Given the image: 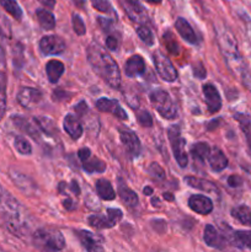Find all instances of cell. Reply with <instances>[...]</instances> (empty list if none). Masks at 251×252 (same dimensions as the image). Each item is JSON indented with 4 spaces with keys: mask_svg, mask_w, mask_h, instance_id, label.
Listing matches in <instances>:
<instances>
[{
    "mask_svg": "<svg viewBox=\"0 0 251 252\" xmlns=\"http://www.w3.org/2000/svg\"><path fill=\"white\" fill-rule=\"evenodd\" d=\"M86 56L94 71L108 84L117 89L121 85V71L115 59L97 43H91L86 49Z\"/></svg>",
    "mask_w": 251,
    "mask_h": 252,
    "instance_id": "1",
    "label": "cell"
},
{
    "mask_svg": "<svg viewBox=\"0 0 251 252\" xmlns=\"http://www.w3.org/2000/svg\"><path fill=\"white\" fill-rule=\"evenodd\" d=\"M0 216L4 218L6 226L12 234L17 236L26 234L29 229L26 224V212H24L19 201L2 189H0Z\"/></svg>",
    "mask_w": 251,
    "mask_h": 252,
    "instance_id": "2",
    "label": "cell"
},
{
    "mask_svg": "<svg viewBox=\"0 0 251 252\" xmlns=\"http://www.w3.org/2000/svg\"><path fill=\"white\" fill-rule=\"evenodd\" d=\"M217 37H218L219 46H220L221 52H223L229 66L231 68L234 66V71H240L241 58L233 33L228 31L225 27H217Z\"/></svg>",
    "mask_w": 251,
    "mask_h": 252,
    "instance_id": "3",
    "label": "cell"
},
{
    "mask_svg": "<svg viewBox=\"0 0 251 252\" xmlns=\"http://www.w3.org/2000/svg\"><path fill=\"white\" fill-rule=\"evenodd\" d=\"M33 243L37 248L51 251L63 250L65 246L62 233L54 229H38L33 234Z\"/></svg>",
    "mask_w": 251,
    "mask_h": 252,
    "instance_id": "4",
    "label": "cell"
},
{
    "mask_svg": "<svg viewBox=\"0 0 251 252\" xmlns=\"http://www.w3.org/2000/svg\"><path fill=\"white\" fill-rule=\"evenodd\" d=\"M150 102L153 107L159 112L161 117L166 120H174L177 117V108L171 96L165 90H155L150 95Z\"/></svg>",
    "mask_w": 251,
    "mask_h": 252,
    "instance_id": "5",
    "label": "cell"
},
{
    "mask_svg": "<svg viewBox=\"0 0 251 252\" xmlns=\"http://www.w3.org/2000/svg\"><path fill=\"white\" fill-rule=\"evenodd\" d=\"M167 133H169V139L177 164L180 165V167H186L188 158H187L186 150H185L186 140L181 137V130L177 126H172Z\"/></svg>",
    "mask_w": 251,
    "mask_h": 252,
    "instance_id": "6",
    "label": "cell"
},
{
    "mask_svg": "<svg viewBox=\"0 0 251 252\" xmlns=\"http://www.w3.org/2000/svg\"><path fill=\"white\" fill-rule=\"evenodd\" d=\"M153 61H154L155 69H157V74L160 78L165 81L172 83L177 79V71L175 69L174 64L171 63L169 58L165 54H162L160 51H157L153 54Z\"/></svg>",
    "mask_w": 251,
    "mask_h": 252,
    "instance_id": "7",
    "label": "cell"
},
{
    "mask_svg": "<svg viewBox=\"0 0 251 252\" xmlns=\"http://www.w3.org/2000/svg\"><path fill=\"white\" fill-rule=\"evenodd\" d=\"M65 42L63 38L56 34H51V36H44L43 38L39 41V49L46 56H57L65 51Z\"/></svg>",
    "mask_w": 251,
    "mask_h": 252,
    "instance_id": "8",
    "label": "cell"
},
{
    "mask_svg": "<svg viewBox=\"0 0 251 252\" xmlns=\"http://www.w3.org/2000/svg\"><path fill=\"white\" fill-rule=\"evenodd\" d=\"M42 100V93L33 88H22L17 94V102L25 108H33Z\"/></svg>",
    "mask_w": 251,
    "mask_h": 252,
    "instance_id": "9",
    "label": "cell"
},
{
    "mask_svg": "<svg viewBox=\"0 0 251 252\" xmlns=\"http://www.w3.org/2000/svg\"><path fill=\"white\" fill-rule=\"evenodd\" d=\"M78 238L80 240L81 245L84 246V249H86L90 252H96V251H102V243L103 239L102 236L98 235L96 233H91L88 230H80L78 233Z\"/></svg>",
    "mask_w": 251,
    "mask_h": 252,
    "instance_id": "10",
    "label": "cell"
},
{
    "mask_svg": "<svg viewBox=\"0 0 251 252\" xmlns=\"http://www.w3.org/2000/svg\"><path fill=\"white\" fill-rule=\"evenodd\" d=\"M203 95L207 108L211 113H217L221 108V98L218 90L213 84H206L203 86Z\"/></svg>",
    "mask_w": 251,
    "mask_h": 252,
    "instance_id": "11",
    "label": "cell"
},
{
    "mask_svg": "<svg viewBox=\"0 0 251 252\" xmlns=\"http://www.w3.org/2000/svg\"><path fill=\"white\" fill-rule=\"evenodd\" d=\"M96 108L101 112H108L112 113L113 116H116L120 120H127V113L126 111L123 110L122 107L120 106V103L117 102L116 100H110V98L102 97L100 100L96 101Z\"/></svg>",
    "mask_w": 251,
    "mask_h": 252,
    "instance_id": "12",
    "label": "cell"
},
{
    "mask_svg": "<svg viewBox=\"0 0 251 252\" xmlns=\"http://www.w3.org/2000/svg\"><path fill=\"white\" fill-rule=\"evenodd\" d=\"M10 179L12 180V182H14L17 189H21L26 194H31L36 191L37 187L34 185V182L29 176H26L22 172L17 171V170L10 169Z\"/></svg>",
    "mask_w": 251,
    "mask_h": 252,
    "instance_id": "13",
    "label": "cell"
},
{
    "mask_svg": "<svg viewBox=\"0 0 251 252\" xmlns=\"http://www.w3.org/2000/svg\"><path fill=\"white\" fill-rule=\"evenodd\" d=\"M188 207L196 213L207 216L213 211V202L203 194H194L189 197Z\"/></svg>",
    "mask_w": 251,
    "mask_h": 252,
    "instance_id": "14",
    "label": "cell"
},
{
    "mask_svg": "<svg viewBox=\"0 0 251 252\" xmlns=\"http://www.w3.org/2000/svg\"><path fill=\"white\" fill-rule=\"evenodd\" d=\"M120 134L121 140H122L126 149L129 152V154H132L133 157H138V155L140 154V150H142L139 138H138L132 130L128 129H121Z\"/></svg>",
    "mask_w": 251,
    "mask_h": 252,
    "instance_id": "15",
    "label": "cell"
},
{
    "mask_svg": "<svg viewBox=\"0 0 251 252\" xmlns=\"http://www.w3.org/2000/svg\"><path fill=\"white\" fill-rule=\"evenodd\" d=\"M64 130L73 140H78L83 135V126L75 115H68L63 121Z\"/></svg>",
    "mask_w": 251,
    "mask_h": 252,
    "instance_id": "16",
    "label": "cell"
},
{
    "mask_svg": "<svg viewBox=\"0 0 251 252\" xmlns=\"http://www.w3.org/2000/svg\"><path fill=\"white\" fill-rule=\"evenodd\" d=\"M175 27H176L177 32L180 33V36L185 39L186 42L191 44H197L198 43V38H197V34L194 33L193 29H192L191 25L188 24V21L182 17H179L175 22Z\"/></svg>",
    "mask_w": 251,
    "mask_h": 252,
    "instance_id": "17",
    "label": "cell"
},
{
    "mask_svg": "<svg viewBox=\"0 0 251 252\" xmlns=\"http://www.w3.org/2000/svg\"><path fill=\"white\" fill-rule=\"evenodd\" d=\"M126 75L129 78H134V76L142 75L145 71V63L140 56H132L130 58L127 59L125 65Z\"/></svg>",
    "mask_w": 251,
    "mask_h": 252,
    "instance_id": "18",
    "label": "cell"
},
{
    "mask_svg": "<svg viewBox=\"0 0 251 252\" xmlns=\"http://www.w3.org/2000/svg\"><path fill=\"white\" fill-rule=\"evenodd\" d=\"M207 159H208L211 169L216 172L223 171V170L228 166V159H226L224 153L221 152L219 148H213V149H211Z\"/></svg>",
    "mask_w": 251,
    "mask_h": 252,
    "instance_id": "19",
    "label": "cell"
},
{
    "mask_svg": "<svg viewBox=\"0 0 251 252\" xmlns=\"http://www.w3.org/2000/svg\"><path fill=\"white\" fill-rule=\"evenodd\" d=\"M185 182L188 185L189 187H193V189H199V191L207 192V193H218V187L213 184V182L208 181V180L204 179H198V177L193 176H186L185 177Z\"/></svg>",
    "mask_w": 251,
    "mask_h": 252,
    "instance_id": "20",
    "label": "cell"
},
{
    "mask_svg": "<svg viewBox=\"0 0 251 252\" xmlns=\"http://www.w3.org/2000/svg\"><path fill=\"white\" fill-rule=\"evenodd\" d=\"M203 239L204 243L207 244V246L213 249H223L224 248V239L221 238L220 234L218 233L216 228L211 224L204 228V233H203Z\"/></svg>",
    "mask_w": 251,
    "mask_h": 252,
    "instance_id": "21",
    "label": "cell"
},
{
    "mask_svg": "<svg viewBox=\"0 0 251 252\" xmlns=\"http://www.w3.org/2000/svg\"><path fill=\"white\" fill-rule=\"evenodd\" d=\"M46 73L48 76V80L52 84H57L64 73V64L62 62L56 61V59L49 61L46 64Z\"/></svg>",
    "mask_w": 251,
    "mask_h": 252,
    "instance_id": "22",
    "label": "cell"
},
{
    "mask_svg": "<svg viewBox=\"0 0 251 252\" xmlns=\"http://www.w3.org/2000/svg\"><path fill=\"white\" fill-rule=\"evenodd\" d=\"M96 191H97L98 197L105 201H112L116 198V192L112 185L105 179H100L96 181Z\"/></svg>",
    "mask_w": 251,
    "mask_h": 252,
    "instance_id": "23",
    "label": "cell"
},
{
    "mask_svg": "<svg viewBox=\"0 0 251 252\" xmlns=\"http://www.w3.org/2000/svg\"><path fill=\"white\" fill-rule=\"evenodd\" d=\"M118 194H120L123 203L127 204L128 207H135L138 204V202H139L135 192L132 191L130 189H128V187L126 186V185H123L122 182L118 185Z\"/></svg>",
    "mask_w": 251,
    "mask_h": 252,
    "instance_id": "24",
    "label": "cell"
},
{
    "mask_svg": "<svg viewBox=\"0 0 251 252\" xmlns=\"http://www.w3.org/2000/svg\"><path fill=\"white\" fill-rule=\"evenodd\" d=\"M234 118L238 121L240 129L243 130L246 140H248L249 147L251 148V117L248 113H235Z\"/></svg>",
    "mask_w": 251,
    "mask_h": 252,
    "instance_id": "25",
    "label": "cell"
},
{
    "mask_svg": "<svg viewBox=\"0 0 251 252\" xmlns=\"http://www.w3.org/2000/svg\"><path fill=\"white\" fill-rule=\"evenodd\" d=\"M36 16L42 29L53 30L54 26H56V19H54L52 12L47 11L44 9H38L36 11Z\"/></svg>",
    "mask_w": 251,
    "mask_h": 252,
    "instance_id": "26",
    "label": "cell"
},
{
    "mask_svg": "<svg viewBox=\"0 0 251 252\" xmlns=\"http://www.w3.org/2000/svg\"><path fill=\"white\" fill-rule=\"evenodd\" d=\"M231 216L244 225L251 226V211L246 206H239L231 211Z\"/></svg>",
    "mask_w": 251,
    "mask_h": 252,
    "instance_id": "27",
    "label": "cell"
},
{
    "mask_svg": "<svg viewBox=\"0 0 251 252\" xmlns=\"http://www.w3.org/2000/svg\"><path fill=\"white\" fill-rule=\"evenodd\" d=\"M83 169L89 174H95V172H103L106 170V164L101 161L97 158H89L86 161L83 162Z\"/></svg>",
    "mask_w": 251,
    "mask_h": 252,
    "instance_id": "28",
    "label": "cell"
},
{
    "mask_svg": "<svg viewBox=\"0 0 251 252\" xmlns=\"http://www.w3.org/2000/svg\"><path fill=\"white\" fill-rule=\"evenodd\" d=\"M0 5H1L2 9H4L7 14L11 15L14 19L21 20L22 10L21 7H20V5L17 4L16 0H0Z\"/></svg>",
    "mask_w": 251,
    "mask_h": 252,
    "instance_id": "29",
    "label": "cell"
},
{
    "mask_svg": "<svg viewBox=\"0 0 251 252\" xmlns=\"http://www.w3.org/2000/svg\"><path fill=\"white\" fill-rule=\"evenodd\" d=\"M34 122H36L37 127H38L42 132L46 133V134L48 135L58 134V129L56 128V125H54V122L51 120V118L37 117L34 118Z\"/></svg>",
    "mask_w": 251,
    "mask_h": 252,
    "instance_id": "30",
    "label": "cell"
},
{
    "mask_svg": "<svg viewBox=\"0 0 251 252\" xmlns=\"http://www.w3.org/2000/svg\"><path fill=\"white\" fill-rule=\"evenodd\" d=\"M12 122L15 123V126H16L19 129H21L22 132L27 133L30 137H32L33 139L37 140V138H38V132L34 129L33 126L30 125V123L27 122V120H25V118L22 117H17V116H14V117H12Z\"/></svg>",
    "mask_w": 251,
    "mask_h": 252,
    "instance_id": "31",
    "label": "cell"
},
{
    "mask_svg": "<svg viewBox=\"0 0 251 252\" xmlns=\"http://www.w3.org/2000/svg\"><path fill=\"white\" fill-rule=\"evenodd\" d=\"M6 75L4 71H0V120L6 112Z\"/></svg>",
    "mask_w": 251,
    "mask_h": 252,
    "instance_id": "32",
    "label": "cell"
},
{
    "mask_svg": "<svg viewBox=\"0 0 251 252\" xmlns=\"http://www.w3.org/2000/svg\"><path fill=\"white\" fill-rule=\"evenodd\" d=\"M209 152H211V148L208 147L207 143H197L191 148L192 157L199 161H204V159L208 158Z\"/></svg>",
    "mask_w": 251,
    "mask_h": 252,
    "instance_id": "33",
    "label": "cell"
},
{
    "mask_svg": "<svg viewBox=\"0 0 251 252\" xmlns=\"http://www.w3.org/2000/svg\"><path fill=\"white\" fill-rule=\"evenodd\" d=\"M89 224H90L93 228L100 229V230H102V229H110L112 228V226H115L110 221L108 217L106 218V217H101V216L89 217Z\"/></svg>",
    "mask_w": 251,
    "mask_h": 252,
    "instance_id": "34",
    "label": "cell"
},
{
    "mask_svg": "<svg viewBox=\"0 0 251 252\" xmlns=\"http://www.w3.org/2000/svg\"><path fill=\"white\" fill-rule=\"evenodd\" d=\"M234 239H235L236 244H238L240 248H246L251 250V231H245V230L235 231V234H234Z\"/></svg>",
    "mask_w": 251,
    "mask_h": 252,
    "instance_id": "35",
    "label": "cell"
},
{
    "mask_svg": "<svg viewBox=\"0 0 251 252\" xmlns=\"http://www.w3.org/2000/svg\"><path fill=\"white\" fill-rule=\"evenodd\" d=\"M137 34L147 46L152 47L153 44H154V36H153L152 31H150L147 26L137 27Z\"/></svg>",
    "mask_w": 251,
    "mask_h": 252,
    "instance_id": "36",
    "label": "cell"
},
{
    "mask_svg": "<svg viewBox=\"0 0 251 252\" xmlns=\"http://www.w3.org/2000/svg\"><path fill=\"white\" fill-rule=\"evenodd\" d=\"M148 172H149V175L155 180V181L161 182L165 180L164 169H162L159 164H157V162H152V164L149 165V167H148Z\"/></svg>",
    "mask_w": 251,
    "mask_h": 252,
    "instance_id": "37",
    "label": "cell"
},
{
    "mask_svg": "<svg viewBox=\"0 0 251 252\" xmlns=\"http://www.w3.org/2000/svg\"><path fill=\"white\" fill-rule=\"evenodd\" d=\"M15 148L22 155H30L32 152L31 144L24 137H20V135L15 138Z\"/></svg>",
    "mask_w": 251,
    "mask_h": 252,
    "instance_id": "38",
    "label": "cell"
},
{
    "mask_svg": "<svg viewBox=\"0 0 251 252\" xmlns=\"http://www.w3.org/2000/svg\"><path fill=\"white\" fill-rule=\"evenodd\" d=\"M164 41H165V46H166L167 51L172 54H179V43L176 42L175 37L172 36V33L170 31H167L166 33L164 34Z\"/></svg>",
    "mask_w": 251,
    "mask_h": 252,
    "instance_id": "39",
    "label": "cell"
},
{
    "mask_svg": "<svg viewBox=\"0 0 251 252\" xmlns=\"http://www.w3.org/2000/svg\"><path fill=\"white\" fill-rule=\"evenodd\" d=\"M73 29L74 32H75L76 34H79V36H84L86 32L85 24H84L83 19H81L78 14L73 15Z\"/></svg>",
    "mask_w": 251,
    "mask_h": 252,
    "instance_id": "40",
    "label": "cell"
},
{
    "mask_svg": "<svg viewBox=\"0 0 251 252\" xmlns=\"http://www.w3.org/2000/svg\"><path fill=\"white\" fill-rule=\"evenodd\" d=\"M137 118L139 125L143 126V127H152L153 126V118L150 116V113L147 112V111H140V112H138Z\"/></svg>",
    "mask_w": 251,
    "mask_h": 252,
    "instance_id": "41",
    "label": "cell"
},
{
    "mask_svg": "<svg viewBox=\"0 0 251 252\" xmlns=\"http://www.w3.org/2000/svg\"><path fill=\"white\" fill-rule=\"evenodd\" d=\"M93 6L101 12H107L111 10V5L108 0H90Z\"/></svg>",
    "mask_w": 251,
    "mask_h": 252,
    "instance_id": "42",
    "label": "cell"
},
{
    "mask_svg": "<svg viewBox=\"0 0 251 252\" xmlns=\"http://www.w3.org/2000/svg\"><path fill=\"white\" fill-rule=\"evenodd\" d=\"M107 217H108V219H110L111 223H112L113 225H116V224H117L118 221L122 219L123 213H122V211H121V209L110 208V209H107Z\"/></svg>",
    "mask_w": 251,
    "mask_h": 252,
    "instance_id": "43",
    "label": "cell"
},
{
    "mask_svg": "<svg viewBox=\"0 0 251 252\" xmlns=\"http://www.w3.org/2000/svg\"><path fill=\"white\" fill-rule=\"evenodd\" d=\"M106 47H107L110 51H116V49L118 48V42L117 39H116V37L108 36L107 38H106Z\"/></svg>",
    "mask_w": 251,
    "mask_h": 252,
    "instance_id": "44",
    "label": "cell"
},
{
    "mask_svg": "<svg viewBox=\"0 0 251 252\" xmlns=\"http://www.w3.org/2000/svg\"><path fill=\"white\" fill-rule=\"evenodd\" d=\"M193 73L197 78H206V69H204V66L201 63L193 65Z\"/></svg>",
    "mask_w": 251,
    "mask_h": 252,
    "instance_id": "45",
    "label": "cell"
},
{
    "mask_svg": "<svg viewBox=\"0 0 251 252\" xmlns=\"http://www.w3.org/2000/svg\"><path fill=\"white\" fill-rule=\"evenodd\" d=\"M78 157L83 162L86 161L91 157V150L89 148H83V149H80L78 152Z\"/></svg>",
    "mask_w": 251,
    "mask_h": 252,
    "instance_id": "46",
    "label": "cell"
},
{
    "mask_svg": "<svg viewBox=\"0 0 251 252\" xmlns=\"http://www.w3.org/2000/svg\"><path fill=\"white\" fill-rule=\"evenodd\" d=\"M126 2L128 4V6L132 7L135 12H140L142 11V6H140V2L139 0H125Z\"/></svg>",
    "mask_w": 251,
    "mask_h": 252,
    "instance_id": "47",
    "label": "cell"
},
{
    "mask_svg": "<svg viewBox=\"0 0 251 252\" xmlns=\"http://www.w3.org/2000/svg\"><path fill=\"white\" fill-rule=\"evenodd\" d=\"M228 184H229V186H230V187H239V186H241L243 181H241L240 177L236 176V175H234V176L229 177Z\"/></svg>",
    "mask_w": 251,
    "mask_h": 252,
    "instance_id": "48",
    "label": "cell"
},
{
    "mask_svg": "<svg viewBox=\"0 0 251 252\" xmlns=\"http://www.w3.org/2000/svg\"><path fill=\"white\" fill-rule=\"evenodd\" d=\"M4 62V32L0 29V64Z\"/></svg>",
    "mask_w": 251,
    "mask_h": 252,
    "instance_id": "49",
    "label": "cell"
},
{
    "mask_svg": "<svg viewBox=\"0 0 251 252\" xmlns=\"http://www.w3.org/2000/svg\"><path fill=\"white\" fill-rule=\"evenodd\" d=\"M63 207L66 211H74V209H75V203H74L73 199L66 198L63 201Z\"/></svg>",
    "mask_w": 251,
    "mask_h": 252,
    "instance_id": "50",
    "label": "cell"
},
{
    "mask_svg": "<svg viewBox=\"0 0 251 252\" xmlns=\"http://www.w3.org/2000/svg\"><path fill=\"white\" fill-rule=\"evenodd\" d=\"M69 189H70V191L73 192L74 194H76V196H78V194H80V187H79L78 182H76V181L71 182L70 187H69Z\"/></svg>",
    "mask_w": 251,
    "mask_h": 252,
    "instance_id": "51",
    "label": "cell"
},
{
    "mask_svg": "<svg viewBox=\"0 0 251 252\" xmlns=\"http://www.w3.org/2000/svg\"><path fill=\"white\" fill-rule=\"evenodd\" d=\"M43 6L49 7V9H53L56 6V0H38Z\"/></svg>",
    "mask_w": 251,
    "mask_h": 252,
    "instance_id": "52",
    "label": "cell"
},
{
    "mask_svg": "<svg viewBox=\"0 0 251 252\" xmlns=\"http://www.w3.org/2000/svg\"><path fill=\"white\" fill-rule=\"evenodd\" d=\"M98 22H100L101 25H111V24H112V22H111L110 20L101 19V17H100V19H98ZM102 29H103V30H108V29H110V26H107V27H106V26H103Z\"/></svg>",
    "mask_w": 251,
    "mask_h": 252,
    "instance_id": "53",
    "label": "cell"
},
{
    "mask_svg": "<svg viewBox=\"0 0 251 252\" xmlns=\"http://www.w3.org/2000/svg\"><path fill=\"white\" fill-rule=\"evenodd\" d=\"M218 122H220V121H219V120H217V121H212V122L209 123V126H208V130H213L214 128L218 127V125H217V123H218Z\"/></svg>",
    "mask_w": 251,
    "mask_h": 252,
    "instance_id": "54",
    "label": "cell"
},
{
    "mask_svg": "<svg viewBox=\"0 0 251 252\" xmlns=\"http://www.w3.org/2000/svg\"><path fill=\"white\" fill-rule=\"evenodd\" d=\"M153 193V189L150 187H145L144 189V194H152Z\"/></svg>",
    "mask_w": 251,
    "mask_h": 252,
    "instance_id": "55",
    "label": "cell"
},
{
    "mask_svg": "<svg viewBox=\"0 0 251 252\" xmlns=\"http://www.w3.org/2000/svg\"><path fill=\"white\" fill-rule=\"evenodd\" d=\"M145 1L150 2V4H159V2H161V0H145Z\"/></svg>",
    "mask_w": 251,
    "mask_h": 252,
    "instance_id": "56",
    "label": "cell"
},
{
    "mask_svg": "<svg viewBox=\"0 0 251 252\" xmlns=\"http://www.w3.org/2000/svg\"><path fill=\"white\" fill-rule=\"evenodd\" d=\"M164 197H165V198H166V199H169V201H174V197L170 196L169 193H164Z\"/></svg>",
    "mask_w": 251,
    "mask_h": 252,
    "instance_id": "57",
    "label": "cell"
}]
</instances>
